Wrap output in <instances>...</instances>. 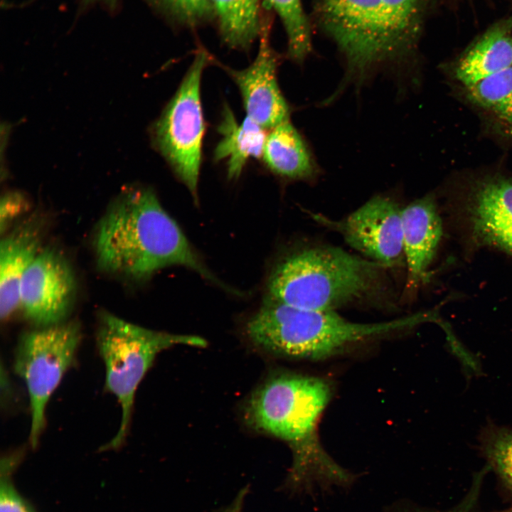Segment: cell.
I'll return each instance as SVG.
<instances>
[{
	"label": "cell",
	"instance_id": "cell-14",
	"mask_svg": "<svg viewBox=\"0 0 512 512\" xmlns=\"http://www.w3.org/2000/svg\"><path fill=\"white\" fill-rule=\"evenodd\" d=\"M46 220L33 213L2 235L0 242V316L7 320L20 307L22 277L42 250Z\"/></svg>",
	"mask_w": 512,
	"mask_h": 512
},
{
	"label": "cell",
	"instance_id": "cell-27",
	"mask_svg": "<svg viewBox=\"0 0 512 512\" xmlns=\"http://www.w3.org/2000/svg\"><path fill=\"white\" fill-rule=\"evenodd\" d=\"M106 1H113V0H106Z\"/></svg>",
	"mask_w": 512,
	"mask_h": 512
},
{
	"label": "cell",
	"instance_id": "cell-16",
	"mask_svg": "<svg viewBox=\"0 0 512 512\" xmlns=\"http://www.w3.org/2000/svg\"><path fill=\"white\" fill-rule=\"evenodd\" d=\"M265 130L247 117L238 123L229 106L224 105L218 127L221 139L213 159L225 163L228 178H238L251 158L262 157L267 134Z\"/></svg>",
	"mask_w": 512,
	"mask_h": 512
},
{
	"label": "cell",
	"instance_id": "cell-24",
	"mask_svg": "<svg viewBox=\"0 0 512 512\" xmlns=\"http://www.w3.org/2000/svg\"><path fill=\"white\" fill-rule=\"evenodd\" d=\"M28 209V202L26 196L18 191L5 193L0 202V232L6 233L11 223Z\"/></svg>",
	"mask_w": 512,
	"mask_h": 512
},
{
	"label": "cell",
	"instance_id": "cell-18",
	"mask_svg": "<svg viewBox=\"0 0 512 512\" xmlns=\"http://www.w3.org/2000/svg\"><path fill=\"white\" fill-rule=\"evenodd\" d=\"M464 89L491 129L512 141V68Z\"/></svg>",
	"mask_w": 512,
	"mask_h": 512
},
{
	"label": "cell",
	"instance_id": "cell-25",
	"mask_svg": "<svg viewBox=\"0 0 512 512\" xmlns=\"http://www.w3.org/2000/svg\"><path fill=\"white\" fill-rule=\"evenodd\" d=\"M486 471L485 468L483 471L479 472L474 478L471 487L464 498L455 506L443 511L435 512H471L477 502L479 495L482 480ZM388 512H433L427 511L417 508L404 503H398L391 507Z\"/></svg>",
	"mask_w": 512,
	"mask_h": 512
},
{
	"label": "cell",
	"instance_id": "cell-23",
	"mask_svg": "<svg viewBox=\"0 0 512 512\" xmlns=\"http://www.w3.org/2000/svg\"><path fill=\"white\" fill-rule=\"evenodd\" d=\"M19 454L4 457L1 461L0 512H35L14 488L10 474L18 462Z\"/></svg>",
	"mask_w": 512,
	"mask_h": 512
},
{
	"label": "cell",
	"instance_id": "cell-21",
	"mask_svg": "<svg viewBox=\"0 0 512 512\" xmlns=\"http://www.w3.org/2000/svg\"><path fill=\"white\" fill-rule=\"evenodd\" d=\"M479 442L488 468L512 492V429L489 421L480 431Z\"/></svg>",
	"mask_w": 512,
	"mask_h": 512
},
{
	"label": "cell",
	"instance_id": "cell-12",
	"mask_svg": "<svg viewBox=\"0 0 512 512\" xmlns=\"http://www.w3.org/2000/svg\"><path fill=\"white\" fill-rule=\"evenodd\" d=\"M469 193L474 236L482 245L512 255V178L495 174L482 177Z\"/></svg>",
	"mask_w": 512,
	"mask_h": 512
},
{
	"label": "cell",
	"instance_id": "cell-3",
	"mask_svg": "<svg viewBox=\"0 0 512 512\" xmlns=\"http://www.w3.org/2000/svg\"><path fill=\"white\" fill-rule=\"evenodd\" d=\"M430 0H313L312 26L336 46L344 81L358 83L417 52Z\"/></svg>",
	"mask_w": 512,
	"mask_h": 512
},
{
	"label": "cell",
	"instance_id": "cell-5",
	"mask_svg": "<svg viewBox=\"0 0 512 512\" xmlns=\"http://www.w3.org/2000/svg\"><path fill=\"white\" fill-rule=\"evenodd\" d=\"M430 320L427 311L386 321L359 323L336 311L299 309L270 298L247 322L246 331L255 345L272 353L314 361Z\"/></svg>",
	"mask_w": 512,
	"mask_h": 512
},
{
	"label": "cell",
	"instance_id": "cell-20",
	"mask_svg": "<svg viewBox=\"0 0 512 512\" xmlns=\"http://www.w3.org/2000/svg\"><path fill=\"white\" fill-rule=\"evenodd\" d=\"M279 17L287 41V55L301 63L312 52L313 26L302 0H264Z\"/></svg>",
	"mask_w": 512,
	"mask_h": 512
},
{
	"label": "cell",
	"instance_id": "cell-10",
	"mask_svg": "<svg viewBox=\"0 0 512 512\" xmlns=\"http://www.w3.org/2000/svg\"><path fill=\"white\" fill-rule=\"evenodd\" d=\"M77 282L72 266L57 249L42 248L23 274L20 307L36 327L66 321L75 300Z\"/></svg>",
	"mask_w": 512,
	"mask_h": 512
},
{
	"label": "cell",
	"instance_id": "cell-8",
	"mask_svg": "<svg viewBox=\"0 0 512 512\" xmlns=\"http://www.w3.org/2000/svg\"><path fill=\"white\" fill-rule=\"evenodd\" d=\"M81 338L80 325L75 321L36 327L20 337L14 370L25 382L29 395V439L33 448L45 427L48 402L73 364Z\"/></svg>",
	"mask_w": 512,
	"mask_h": 512
},
{
	"label": "cell",
	"instance_id": "cell-13",
	"mask_svg": "<svg viewBox=\"0 0 512 512\" xmlns=\"http://www.w3.org/2000/svg\"><path fill=\"white\" fill-rule=\"evenodd\" d=\"M402 242L407 268L405 292L412 296L428 279V270L442 235V223L432 195L402 208Z\"/></svg>",
	"mask_w": 512,
	"mask_h": 512
},
{
	"label": "cell",
	"instance_id": "cell-1",
	"mask_svg": "<svg viewBox=\"0 0 512 512\" xmlns=\"http://www.w3.org/2000/svg\"><path fill=\"white\" fill-rule=\"evenodd\" d=\"M331 396L324 378L284 373L263 384L248 403L250 424L289 445L293 464L287 486L295 494L346 489L356 480L357 475L336 463L320 442L319 423Z\"/></svg>",
	"mask_w": 512,
	"mask_h": 512
},
{
	"label": "cell",
	"instance_id": "cell-17",
	"mask_svg": "<svg viewBox=\"0 0 512 512\" xmlns=\"http://www.w3.org/2000/svg\"><path fill=\"white\" fill-rule=\"evenodd\" d=\"M262 157L268 169L279 176L309 180L317 174L306 143L289 119L270 129Z\"/></svg>",
	"mask_w": 512,
	"mask_h": 512
},
{
	"label": "cell",
	"instance_id": "cell-15",
	"mask_svg": "<svg viewBox=\"0 0 512 512\" xmlns=\"http://www.w3.org/2000/svg\"><path fill=\"white\" fill-rule=\"evenodd\" d=\"M512 68V18L491 26L455 63L457 81L466 88Z\"/></svg>",
	"mask_w": 512,
	"mask_h": 512
},
{
	"label": "cell",
	"instance_id": "cell-26",
	"mask_svg": "<svg viewBox=\"0 0 512 512\" xmlns=\"http://www.w3.org/2000/svg\"><path fill=\"white\" fill-rule=\"evenodd\" d=\"M503 512H512V508L508 509V510H506V511H503Z\"/></svg>",
	"mask_w": 512,
	"mask_h": 512
},
{
	"label": "cell",
	"instance_id": "cell-9",
	"mask_svg": "<svg viewBox=\"0 0 512 512\" xmlns=\"http://www.w3.org/2000/svg\"><path fill=\"white\" fill-rule=\"evenodd\" d=\"M402 208L393 199L376 196L339 220L313 215L363 257L388 269L405 263Z\"/></svg>",
	"mask_w": 512,
	"mask_h": 512
},
{
	"label": "cell",
	"instance_id": "cell-19",
	"mask_svg": "<svg viewBox=\"0 0 512 512\" xmlns=\"http://www.w3.org/2000/svg\"><path fill=\"white\" fill-rule=\"evenodd\" d=\"M212 1L224 43L231 48H248L260 34V0Z\"/></svg>",
	"mask_w": 512,
	"mask_h": 512
},
{
	"label": "cell",
	"instance_id": "cell-6",
	"mask_svg": "<svg viewBox=\"0 0 512 512\" xmlns=\"http://www.w3.org/2000/svg\"><path fill=\"white\" fill-rule=\"evenodd\" d=\"M97 345L105 366V388L120 404L119 430L103 449H116L129 431L137 388L156 355L176 345L203 347L198 336L176 335L144 328L110 312L100 314Z\"/></svg>",
	"mask_w": 512,
	"mask_h": 512
},
{
	"label": "cell",
	"instance_id": "cell-4",
	"mask_svg": "<svg viewBox=\"0 0 512 512\" xmlns=\"http://www.w3.org/2000/svg\"><path fill=\"white\" fill-rule=\"evenodd\" d=\"M387 268L331 246L298 251L280 262L268 281L270 298L296 308L336 311L379 298Z\"/></svg>",
	"mask_w": 512,
	"mask_h": 512
},
{
	"label": "cell",
	"instance_id": "cell-11",
	"mask_svg": "<svg viewBox=\"0 0 512 512\" xmlns=\"http://www.w3.org/2000/svg\"><path fill=\"white\" fill-rule=\"evenodd\" d=\"M270 16L261 18L258 52L248 67H224L239 88L246 117L267 130L289 119L290 114L277 81L279 56L270 44Z\"/></svg>",
	"mask_w": 512,
	"mask_h": 512
},
{
	"label": "cell",
	"instance_id": "cell-22",
	"mask_svg": "<svg viewBox=\"0 0 512 512\" xmlns=\"http://www.w3.org/2000/svg\"><path fill=\"white\" fill-rule=\"evenodd\" d=\"M167 16L182 25L193 27L215 16L212 0H151Z\"/></svg>",
	"mask_w": 512,
	"mask_h": 512
},
{
	"label": "cell",
	"instance_id": "cell-7",
	"mask_svg": "<svg viewBox=\"0 0 512 512\" xmlns=\"http://www.w3.org/2000/svg\"><path fill=\"white\" fill-rule=\"evenodd\" d=\"M212 58L199 48L176 92L152 127L155 148L197 201L205 124L201 100L203 72Z\"/></svg>",
	"mask_w": 512,
	"mask_h": 512
},
{
	"label": "cell",
	"instance_id": "cell-2",
	"mask_svg": "<svg viewBox=\"0 0 512 512\" xmlns=\"http://www.w3.org/2000/svg\"><path fill=\"white\" fill-rule=\"evenodd\" d=\"M93 249L100 270L130 280L182 265L218 282L149 188L132 186L115 197L97 223Z\"/></svg>",
	"mask_w": 512,
	"mask_h": 512
}]
</instances>
